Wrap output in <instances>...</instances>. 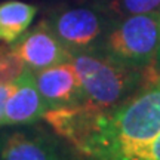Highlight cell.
I'll list each match as a JSON object with an SVG mask.
<instances>
[{"instance_id": "1", "label": "cell", "mask_w": 160, "mask_h": 160, "mask_svg": "<svg viewBox=\"0 0 160 160\" xmlns=\"http://www.w3.org/2000/svg\"><path fill=\"white\" fill-rule=\"evenodd\" d=\"M70 62L79 76L83 102L108 110L129 98L144 82V70L117 62L102 52H73Z\"/></svg>"}, {"instance_id": "2", "label": "cell", "mask_w": 160, "mask_h": 160, "mask_svg": "<svg viewBox=\"0 0 160 160\" xmlns=\"http://www.w3.org/2000/svg\"><path fill=\"white\" fill-rule=\"evenodd\" d=\"M159 49L160 11L119 18L101 40L102 53L138 70L151 65Z\"/></svg>"}, {"instance_id": "3", "label": "cell", "mask_w": 160, "mask_h": 160, "mask_svg": "<svg viewBox=\"0 0 160 160\" xmlns=\"http://www.w3.org/2000/svg\"><path fill=\"white\" fill-rule=\"evenodd\" d=\"M48 22L70 53L92 51L108 28L102 15L86 6L58 11Z\"/></svg>"}, {"instance_id": "4", "label": "cell", "mask_w": 160, "mask_h": 160, "mask_svg": "<svg viewBox=\"0 0 160 160\" xmlns=\"http://www.w3.org/2000/svg\"><path fill=\"white\" fill-rule=\"evenodd\" d=\"M11 46L24 61L27 68L33 71L67 62L71 57L70 51L51 28L48 19L40 21L34 28L27 30L17 42L11 43Z\"/></svg>"}, {"instance_id": "5", "label": "cell", "mask_w": 160, "mask_h": 160, "mask_svg": "<svg viewBox=\"0 0 160 160\" xmlns=\"http://www.w3.org/2000/svg\"><path fill=\"white\" fill-rule=\"evenodd\" d=\"M33 74L37 89L49 110L83 102V91L79 76L70 61L33 71Z\"/></svg>"}, {"instance_id": "6", "label": "cell", "mask_w": 160, "mask_h": 160, "mask_svg": "<svg viewBox=\"0 0 160 160\" xmlns=\"http://www.w3.org/2000/svg\"><path fill=\"white\" fill-rule=\"evenodd\" d=\"M49 110L36 85L33 70L27 68L11 86L2 126L31 125Z\"/></svg>"}, {"instance_id": "7", "label": "cell", "mask_w": 160, "mask_h": 160, "mask_svg": "<svg viewBox=\"0 0 160 160\" xmlns=\"http://www.w3.org/2000/svg\"><path fill=\"white\" fill-rule=\"evenodd\" d=\"M0 160H62L57 145L37 133L12 132L0 138Z\"/></svg>"}, {"instance_id": "8", "label": "cell", "mask_w": 160, "mask_h": 160, "mask_svg": "<svg viewBox=\"0 0 160 160\" xmlns=\"http://www.w3.org/2000/svg\"><path fill=\"white\" fill-rule=\"evenodd\" d=\"M37 8L19 0L0 3V42L11 45L28 30Z\"/></svg>"}, {"instance_id": "9", "label": "cell", "mask_w": 160, "mask_h": 160, "mask_svg": "<svg viewBox=\"0 0 160 160\" xmlns=\"http://www.w3.org/2000/svg\"><path fill=\"white\" fill-rule=\"evenodd\" d=\"M27 70L11 45L0 46V85H11Z\"/></svg>"}, {"instance_id": "10", "label": "cell", "mask_w": 160, "mask_h": 160, "mask_svg": "<svg viewBox=\"0 0 160 160\" xmlns=\"http://www.w3.org/2000/svg\"><path fill=\"white\" fill-rule=\"evenodd\" d=\"M108 9L119 18L138 13H151L160 11V0H111Z\"/></svg>"}, {"instance_id": "11", "label": "cell", "mask_w": 160, "mask_h": 160, "mask_svg": "<svg viewBox=\"0 0 160 160\" xmlns=\"http://www.w3.org/2000/svg\"><path fill=\"white\" fill-rule=\"evenodd\" d=\"M139 160H160V135L144 151V154L139 157Z\"/></svg>"}, {"instance_id": "12", "label": "cell", "mask_w": 160, "mask_h": 160, "mask_svg": "<svg viewBox=\"0 0 160 160\" xmlns=\"http://www.w3.org/2000/svg\"><path fill=\"white\" fill-rule=\"evenodd\" d=\"M11 85H0V126H2V120H3V114H5V107H6V101L9 97V92H11Z\"/></svg>"}, {"instance_id": "13", "label": "cell", "mask_w": 160, "mask_h": 160, "mask_svg": "<svg viewBox=\"0 0 160 160\" xmlns=\"http://www.w3.org/2000/svg\"><path fill=\"white\" fill-rule=\"evenodd\" d=\"M147 68L153 70V71H156V73H160V49H159V52H157V55H156L153 64H151V65H148Z\"/></svg>"}]
</instances>
